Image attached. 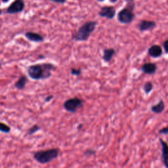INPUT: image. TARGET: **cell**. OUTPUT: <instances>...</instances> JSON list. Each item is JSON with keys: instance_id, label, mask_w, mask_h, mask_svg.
Instances as JSON below:
<instances>
[{"instance_id": "1", "label": "cell", "mask_w": 168, "mask_h": 168, "mask_svg": "<svg viewBox=\"0 0 168 168\" xmlns=\"http://www.w3.org/2000/svg\"><path fill=\"white\" fill-rule=\"evenodd\" d=\"M55 70L56 66L53 64L44 62L29 66L27 68V74L34 80H41L49 78L52 76L51 72Z\"/></svg>"}, {"instance_id": "2", "label": "cell", "mask_w": 168, "mask_h": 168, "mask_svg": "<svg viewBox=\"0 0 168 168\" xmlns=\"http://www.w3.org/2000/svg\"><path fill=\"white\" fill-rule=\"evenodd\" d=\"M59 155V149H50L35 152L34 159L41 164H46L57 159Z\"/></svg>"}, {"instance_id": "3", "label": "cell", "mask_w": 168, "mask_h": 168, "mask_svg": "<svg viewBox=\"0 0 168 168\" xmlns=\"http://www.w3.org/2000/svg\"><path fill=\"white\" fill-rule=\"evenodd\" d=\"M97 23L95 21H89L82 25L76 33L73 36L72 39L77 41H87L93 32L96 28Z\"/></svg>"}, {"instance_id": "4", "label": "cell", "mask_w": 168, "mask_h": 168, "mask_svg": "<svg viewBox=\"0 0 168 168\" xmlns=\"http://www.w3.org/2000/svg\"><path fill=\"white\" fill-rule=\"evenodd\" d=\"M128 2L125 9L120 10L118 15V20L122 24H129L133 20L135 15L133 10L135 7L134 0H126Z\"/></svg>"}, {"instance_id": "5", "label": "cell", "mask_w": 168, "mask_h": 168, "mask_svg": "<svg viewBox=\"0 0 168 168\" xmlns=\"http://www.w3.org/2000/svg\"><path fill=\"white\" fill-rule=\"evenodd\" d=\"M84 101L78 97L68 99L63 103V107L67 112L70 113L76 112L77 110L82 107Z\"/></svg>"}, {"instance_id": "6", "label": "cell", "mask_w": 168, "mask_h": 168, "mask_svg": "<svg viewBox=\"0 0 168 168\" xmlns=\"http://www.w3.org/2000/svg\"><path fill=\"white\" fill-rule=\"evenodd\" d=\"M24 6V5L23 0H16L9 7L7 10V13L9 14L20 13L23 10Z\"/></svg>"}, {"instance_id": "7", "label": "cell", "mask_w": 168, "mask_h": 168, "mask_svg": "<svg viewBox=\"0 0 168 168\" xmlns=\"http://www.w3.org/2000/svg\"><path fill=\"white\" fill-rule=\"evenodd\" d=\"M99 16L108 19H112L116 15V10L113 7H103L99 13Z\"/></svg>"}, {"instance_id": "8", "label": "cell", "mask_w": 168, "mask_h": 168, "mask_svg": "<svg viewBox=\"0 0 168 168\" xmlns=\"http://www.w3.org/2000/svg\"><path fill=\"white\" fill-rule=\"evenodd\" d=\"M156 24L155 22H154V21L143 20L138 24L137 27L140 31L144 32L152 30L156 27Z\"/></svg>"}, {"instance_id": "9", "label": "cell", "mask_w": 168, "mask_h": 168, "mask_svg": "<svg viewBox=\"0 0 168 168\" xmlns=\"http://www.w3.org/2000/svg\"><path fill=\"white\" fill-rule=\"evenodd\" d=\"M141 71L146 74L152 75L156 73L157 70V66L153 62H146L142 65L141 68Z\"/></svg>"}, {"instance_id": "10", "label": "cell", "mask_w": 168, "mask_h": 168, "mask_svg": "<svg viewBox=\"0 0 168 168\" xmlns=\"http://www.w3.org/2000/svg\"><path fill=\"white\" fill-rule=\"evenodd\" d=\"M160 142L162 146V156L163 163L168 168V144L162 139H160Z\"/></svg>"}, {"instance_id": "11", "label": "cell", "mask_w": 168, "mask_h": 168, "mask_svg": "<svg viewBox=\"0 0 168 168\" xmlns=\"http://www.w3.org/2000/svg\"><path fill=\"white\" fill-rule=\"evenodd\" d=\"M163 51L162 47L158 45H153L148 49V54L153 58H159L162 55Z\"/></svg>"}, {"instance_id": "12", "label": "cell", "mask_w": 168, "mask_h": 168, "mask_svg": "<svg viewBox=\"0 0 168 168\" xmlns=\"http://www.w3.org/2000/svg\"><path fill=\"white\" fill-rule=\"evenodd\" d=\"M24 36L26 39H28L30 41L36 42V43H40V42L44 41V37L38 33L32 32H27L25 33Z\"/></svg>"}, {"instance_id": "13", "label": "cell", "mask_w": 168, "mask_h": 168, "mask_svg": "<svg viewBox=\"0 0 168 168\" xmlns=\"http://www.w3.org/2000/svg\"><path fill=\"white\" fill-rule=\"evenodd\" d=\"M116 54V51L113 48L105 49L103 50V60L106 62H110L112 61L113 57Z\"/></svg>"}, {"instance_id": "14", "label": "cell", "mask_w": 168, "mask_h": 168, "mask_svg": "<svg viewBox=\"0 0 168 168\" xmlns=\"http://www.w3.org/2000/svg\"><path fill=\"white\" fill-rule=\"evenodd\" d=\"M28 81V78L25 75H22L19 78V80L15 82V87L19 89V90H23L25 87Z\"/></svg>"}, {"instance_id": "15", "label": "cell", "mask_w": 168, "mask_h": 168, "mask_svg": "<svg viewBox=\"0 0 168 168\" xmlns=\"http://www.w3.org/2000/svg\"><path fill=\"white\" fill-rule=\"evenodd\" d=\"M164 109H165V104L164 101H163L162 99H160V101L157 104L151 107L152 112L155 114H160L163 112Z\"/></svg>"}, {"instance_id": "16", "label": "cell", "mask_w": 168, "mask_h": 168, "mask_svg": "<svg viewBox=\"0 0 168 168\" xmlns=\"http://www.w3.org/2000/svg\"><path fill=\"white\" fill-rule=\"evenodd\" d=\"M40 127L37 124L34 125L33 126H32L31 128H30L28 131H27V135H32L35 134L36 133L38 132L39 130H40Z\"/></svg>"}, {"instance_id": "17", "label": "cell", "mask_w": 168, "mask_h": 168, "mask_svg": "<svg viewBox=\"0 0 168 168\" xmlns=\"http://www.w3.org/2000/svg\"><path fill=\"white\" fill-rule=\"evenodd\" d=\"M152 89H153V85L152 82H147L144 84L143 90L146 94H149L152 91Z\"/></svg>"}, {"instance_id": "18", "label": "cell", "mask_w": 168, "mask_h": 168, "mask_svg": "<svg viewBox=\"0 0 168 168\" xmlns=\"http://www.w3.org/2000/svg\"><path fill=\"white\" fill-rule=\"evenodd\" d=\"M10 128L7 124L4 123L0 122V132H2L4 133H9L10 131Z\"/></svg>"}, {"instance_id": "19", "label": "cell", "mask_w": 168, "mask_h": 168, "mask_svg": "<svg viewBox=\"0 0 168 168\" xmlns=\"http://www.w3.org/2000/svg\"><path fill=\"white\" fill-rule=\"evenodd\" d=\"M70 73L72 76H78L81 75L82 74V70L80 68H78V69H76V68H72L70 70Z\"/></svg>"}, {"instance_id": "20", "label": "cell", "mask_w": 168, "mask_h": 168, "mask_svg": "<svg viewBox=\"0 0 168 168\" xmlns=\"http://www.w3.org/2000/svg\"><path fill=\"white\" fill-rule=\"evenodd\" d=\"M95 154H96V151L91 149H87L85 152H84V155L85 156H93Z\"/></svg>"}, {"instance_id": "21", "label": "cell", "mask_w": 168, "mask_h": 168, "mask_svg": "<svg viewBox=\"0 0 168 168\" xmlns=\"http://www.w3.org/2000/svg\"><path fill=\"white\" fill-rule=\"evenodd\" d=\"M163 47H164L166 53L168 54V40H166L164 42V44H163Z\"/></svg>"}, {"instance_id": "22", "label": "cell", "mask_w": 168, "mask_h": 168, "mask_svg": "<svg viewBox=\"0 0 168 168\" xmlns=\"http://www.w3.org/2000/svg\"><path fill=\"white\" fill-rule=\"evenodd\" d=\"M159 133L163 135H168V127H166L161 129L159 131Z\"/></svg>"}, {"instance_id": "23", "label": "cell", "mask_w": 168, "mask_h": 168, "mask_svg": "<svg viewBox=\"0 0 168 168\" xmlns=\"http://www.w3.org/2000/svg\"><path fill=\"white\" fill-rule=\"evenodd\" d=\"M53 97H54V96H53V95H51H51H47V96L44 99V101H45V103H49V102H50V101H51V100H52V99H53Z\"/></svg>"}, {"instance_id": "24", "label": "cell", "mask_w": 168, "mask_h": 168, "mask_svg": "<svg viewBox=\"0 0 168 168\" xmlns=\"http://www.w3.org/2000/svg\"><path fill=\"white\" fill-rule=\"evenodd\" d=\"M51 1L55 2V3H64L66 0H51Z\"/></svg>"}, {"instance_id": "25", "label": "cell", "mask_w": 168, "mask_h": 168, "mask_svg": "<svg viewBox=\"0 0 168 168\" xmlns=\"http://www.w3.org/2000/svg\"><path fill=\"white\" fill-rule=\"evenodd\" d=\"M82 126H83V125L82 124H80V125H78V127L77 128V129L79 130V129H80L82 128Z\"/></svg>"}, {"instance_id": "26", "label": "cell", "mask_w": 168, "mask_h": 168, "mask_svg": "<svg viewBox=\"0 0 168 168\" xmlns=\"http://www.w3.org/2000/svg\"><path fill=\"white\" fill-rule=\"evenodd\" d=\"M38 58H39V59H44V56L41 55H39Z\"/></svg>"}, {"instance_id": "27", "label": "cell", "mask_w": 168, "mask_h": 168, "mask_svg": "<svg viewBox=\"0 0 168 168\" xmlns=\"http://www.w3.org/2000/svg\"><path fill=\"white\" fill-rule=\"evenodd\" d=\"M117 1V0H110V2H116Z\"/></svg>"}, {"instance_id": "28", "label": "cell", "mask_w": 168, "mask_h": 168, "mask_svg": "<svg viewBox=\"0 0 168 168\" xmlns=\"http://www.w3.org/2000/svg\"><path fill=\"white\" fill-rule=\"evenodd\" d=\"M2 1H3V2H7L9 1V0H2Z\"/></svg>"}, {"instance_id": "29", "label": "cell", "mask_w": 168, "mask_h": 168, "mask_svg": "<svg viewBox=\"0 0 168 168\" xmlns=\"http://www.w3.org/2000/svg\"><path fill=\"white\" fill-rule=\"evenodd\" d=\"M97 1H99V2H103V1H104V0H97Z\"/></svg>"}, {"instance_id": "30", "label": "cell", "mask_w": 168, "mask_h": 168, "mask_svg": "<svg viewBox=\"0 0 168 168\" xmlns=\"http://www.w3.org/2000/svg\"><path fill=\"white\" fill-rule=\"evenodd\" d=\"M2 14V10H0V15H1Z\"/></svg>"}]
</instances>
